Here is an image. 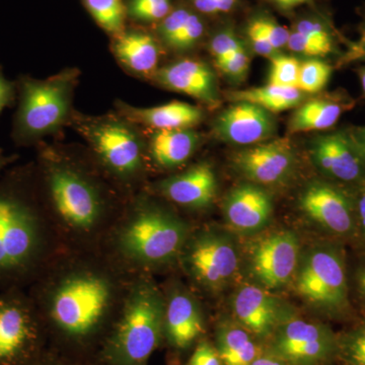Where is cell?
Masks as SVG:
<instances>
[{
	"label": "cell",
	"mask_w": 365,
	"mask_h": 365,
	"mask_svg": "<svg viewBox=\"0 0 365 365\" xmlns=\"http://www.w3.org/2000/svg\"><path fill=\"white\" fill-rule=\"evenodd\" d=\"M135 274L104 249L63 250L29 295L42 323L66 339L85 342L110 331Z\"/></svg>",
	"instance_id": "obj_1"
},
{
	"label": "cell",
	"mask_w": 365,
	"mask_h": 365,
	"mask_svg": "<svg viewBox=\"0 0 365 365\" xmlns=\"http://www.w3.org/2000/svg\"><path fill=\"white\" fill-rule=\"evenodd\" d=\"M21 178L0 182V287L6 290L32 284L64 250Z\"/></svg>",
	"instance_id": "obj_2"
},
{
	"label": "cell",
	"mask_w": 365,
	"mask_h": 365,
	"mask_svg": "<svg viewBox=\"0 0 365 365\" xmlns=\"http://www.w3.org/2000/svg\"><path fill=\"white\" fill-rule=\"evenodd\" d=\"M43 182L55 234L64 250L103 249L120 217L85 170L63 160L43 158Z\"/></svg>",
	"instance_id": "obj_3"
},
{
	"label": "cell",
	"mask_w": 365,
	"mask_h": 365,
	"mask_svg": "<svg viewBox=\"0 0 365 365\" xmlns=\"http://www.w3.org/2000/svg\"><path fill=\"white\" fill-rule=\"evenodd\" d=\"M190 234L188 223L172 211L137 201L120 216L103 249L132 272L146 274L179 262Z\"/></svg>",
	"instance_id": "obj_4"
},
{
	"label": "cell",
	"mask_w": 365,
	"mask_h": 365,
	"mask_svg": "<svg viewBox=\"0 0 365 365\" xmlns=\"http://www.w3.org/2000/svg\"><path fill=\"white\" fill-rule=\"evenodd\" d=\"M165 307V294L155 281L135 274L104 341L106 364L146 365L163 336Z\"/></svg>",
	"instance_id": "obj_5"
},
{
	"label": "cell",
	"mask_w": 365,
	"mask_h": 365,
	"mask_svg": "<svg viewBox=\"0 0 365 365\" xmlns=\"http://www.w3.org/2000/svg\"><path fill=\"white\" fill-rule=\"evenodd\" d=\"M78 76V71L68 69L42 81L28 76L21 78L20 104L13 127L16 143H35L61 126L68 115Z\"/></svg>",
	"instance_id": "obj_6"
},
{
	"label": "cell",
	"mask_w": 365,
	"mask_h": 365,
	"mask_svg": "<svg viewBox=\"0 0 365 365\" xmlns=\"http://www.w3.org/2000/svg\"><path fill=\"white\" fill-rule=\"evenodd\" d=\"M294 280L297 294L322 313L341 316L349 309L345 259L337 247L307 251L299 260Z\"/></svg>",
	"instance_id": "obj_7"
},
{
	"label": "cell",
	"mask_w": 365,
	"mask_h": 365,
	"mask_svg": "<svg viewBox=\"0 0 365 365\" xmlns=\"http://www.w3.org/2000/svg\"><path fill=\"white\" fill-rule=\"evenodd\" d=\"M179 262L197 287L212 294L225 289L240 267L234 240L210 228L191 232Z\"/></svg>",
	"instance_id": "obj_8"
},
{
	"label": "cell",
	"mask_w": 365,
	"mask_h": 365,
	"mask_svg": "<svg viewBox=\"0 0 365 365\" xmlns=\"http://www.w3.org/2000/svg\"><path fill=\"white\" fill-rule=\"evenodd\" d=\"M265 351L287 365H325L337 359L338 335L324 324L282 314Z\"/></svg>",
	"instance_id": "obj_9"
},
{
	"label": "cell",
	"mask_w": 365,
	"mask_h": 365,
	"mask_svg": "<svg viewBox=\"0 0 365 365\" xmlns=\"http://www.w3.org/2000/svg\"><path fill=\"white\" fill-rule=\"evenodd\" d=\"M42 321L30 295L21 288L0 294V365H20L33 354Z\"/></svg>",
	"instance_id": "obj_10"
},
{
	"label": "cell",
	"mask_w": 365,
	"mask_h": 365,
	"mask_svg": "<svg viewBox=\"0 0 365 365\" xmlns=\"http://www.w3.org/2000/svg\"><path fill=\"white\" fill-rule=\"evenodd\" d=\"M83 129L98 160L112 176L125 182L138 180L144 167L143 145L128 125L105 119L91 122Z\"/></svg>",
	"instance_id": "obj_11"
},
{
	"label": "cell",
	"mask_w": 365,
	"mask_h": 365,
	"mask_svg": "<svg viewBox=\"0 0 365 365\" xmlns=\"http://www.w3.org/2000/svg\"><path fill=\"white\" fill-rule=\"evenodd\" d=\"M300 210L329 234L349 237L357 227L355 197L348 190L329 180L307 185L299 199Z\"/></svg>",
	"instance_id": "obj_12"
},
{
	"label": "cell",
	"mask_w": 365,
	"mask_h": 365,
	"mask_svg": "<svg viewBox=\"0 0 365 365\" xmlns=\"http://www.w3.org/2000/svg\"><path fill=\"white\" fill-rule=\"evenodd\" d=\"M299 241L290 230L268 232L249 250V268L265 289H279L294 279L299 263Z\"/></svg>",
	"instance_id": "obj_13"
},
{
	"label": "cell",
	"mask_w": 365,
	"mask_h": 365,
	"mask_svg": "<svg viewBox=\"0 0 365 365\" xmlns=\"http://www.w3.org/2000/svg\"><path fill=\"white\" fill-rule=\"evenodd\" d=\"M314 167L326 180L357 190L365 187V160L353 141L350 128L314 138L309 148Z\"/></svg>",
	"instance_id": "obj_14"
},
{
	"label": "cell",
	"mask_w": 365,
	"mask_h": 365,
	"mask_svg": "<svg viewBox=\"0 0 365 365\" xmlns=\"http://www.w3.org/2000/svg\"><path fill=\"white\" fill-rule=\"evenodd\" d=\"M232 163L254 184L279 185L294 174L297 157L288 139H275L239 151Z\"/></svg>",
	"instance_id": "obj_15"
},
{
	"label": "cell",
	"mask_w": 365,
	"mask_h": 365,
	"mask_svg": "<svg viewBox=\"0 0 365 365\" xmlns=\"http://www.w3.org/2000/svg\"><path fill=\"white\" fill-rule=\"evenodd\" d=\"M215 130L225 143L255 145L268 141L275 134L276 123L272 113L260 106L240 101L217 117Z\"/></svg>",
	"instance_id": "obj_16"
},
{
	"label": "cell",
	"mask_w": 365,
	"mask_h": 365,
	"mask_svg": "<svg viewBox=\"0 0 365 365\" xmlns=\"http://www.w3.org/2000/svg\"><path fill=\"white\" fill-rule=\"evenodd\" d=\"M165 299L163 337L174 349H189L205 332L202 309L191 292L178 285Z\"/></svg>",
	"instance_id": "obj_17"
},
{
	"label": "cell",
	"mask_w": 365,
	"mask_h": 365,
	"mask_svg": "<svg viewBox=\"0 0 365 365\" xmlns=\"http://www.w3.org/2000/svg\"><path fill=\"white\" fill-rule=\"evenodd\" d=\"M232 312L237 323L262 341L270 338L283 314L278 299L265 288L253 284L237 290Z\"/></svg>",
	"instance_id": "obj_18"
},
{
	"label": "cell",
	"mask_w": 365,
	"mask_h": 365,
	"mask_svg": "<svg viewBox=\"0 0 365 365\" xmlns=\"http://www.w3.org/2000/svg\"><path fill=\"white\" fill-rule=\"evenodd\" d=\"M222 210L225 222L237 232H260L272 217V198L259 185L246 182L228 193Z\"/></svg>",
	"instance_id": "obj_19"
},
{
	"label": "cell",
	"mask_w": 365,
	"mask_h": 365,
	"mask_svg": "<svg viewBox=\"0 0 365 365\" xmlns=\"http://www.w3.org/2000/svg\"><path fill=\"white\" fill-rule=\"evenodd\" d=\"M157 188L163 197L177 205L200 210L215 202L217 180L212 167L207 163H200L158 182Z\"/></svg>",
	"instance_id": "obj_20"
},
{
	"label": "cell",
	"mask_w": 365,
	"mask_h": 365,
	"mask_svg": "<svg viewBox=\"0 0 365 365\" xmlns=\"http://www.w3.org/2000/svg\"><path fill=\"white\" fill-rule=\"evenodd\" d=\"M160 85L215 107L220 102L217 83L212 71L197 60L184 59L155 72Z\"/></svg>",
	"instance_id": "obj_21"
},
{
	"label": "cell",
	"mask_w": 365,
	"mask_h": 365,
	"mask_svg": "<svg viewBox=\"0 0 365 365\" xmlns=\"http://www.w3.org/2000/svg\"><path fill=\"white\" fill-rule=\"evenodd\" d=\"M354 104V101L345 93L313 98L297 108L290 119L288 131L294 134L332 128Z\"/></svg>",
	"instance_id": "obj_22"
},
{
	"label": "cell",
	"mask_w": 365,
	"mask_h": 365,
	"mask_svg": "<svg viewBox=\"0 0 365 365\" xmlns=\"http://www.w3.org/2000/svg\"><path fill=\"white\" fill-rule=\"evenodd\" d=\"M125 114L131 120L157 129L192 128L203 119V111L196 106L185 102H170L151 108H125Z\"/></svg>",
	"instance_id": "obj_23"
},
{
	"label": "cell",
	"mask_w": 365,
	"mask_h": 365,
	"mask_svg": "<svg viewBox=\"0 0 365 365\" xmlns=\"http://www.w3.org/2000/svg\"><path fill=\"white\" fill-rule=\"evenodd\" d=\"M198 143V134L191 128L157 130L150 138V157L158 167L174 169L192 157Z\"/></svg>",
	"instance_id": "obj_24"
},
{
	"label": "cell",
	"mask_w": 365,
	"mask_h": 365,
	"mask_svg": "<svg viewBox=\"0 0 365 365\" xmlns=\"http://www.w3.org/2000/svg\"><path fill=\"white\" fill-rule=\"evenodd\" d=\"M215 347L222 365H251L264 351L256 338L237 323L218 326Z\"/></svg>",
	"instance_id": "obj_25"
},
{
	"label": "cell",
	"mask_w": 365,
	"mask_h": 365,
	"mask_svg": "<svg viewBox=\"0 0 365 365\" xmlns=\"http://www.w3.org/2000/svg\"><path fill=\"white\" fill-rule=\"evenodd\" d=\"M117 58L138 74L155 71L158 62V47L150 35L127 33L119 36L114 44Z\"/></svg>",
	"instance_id": "obj_26"
},
{
	"label": "cell",
	"mask_w": 365,
	"mask_h": 365,
	"mask_svg": "<svg viewBox=\"0 0 365 365\" xmlns=\"http://www.w3.org/2000/svg\"><path fill=\"white\" fill-rule=\"evenodd\" d=\"M228 98L234 102L245 101L260 106L270 113H279L297 107L304 100V93L295 88H283L268 83L259 88L232 91Z\"/></svg>",
	"instance_id": "obj_27"
},
{
	"label": "cell",
	"mask_w": 365,
	"mask_h": 365,
	"mask_svg": "<svg viewBox=\"0 0 365 365\" xmlns=\"http://www.w3.org/2000/svg\"><path fill=\"white\" fill-rule=\"evenodd\" d=\"M96 21L110 33H120L124 25L125 9L121 0H85Z\"/></svg>",
	"instance_id": "obj_28"
},
{
	"label": "cell",
	"mask_w": 365,
	"mask_h": 365,
	"mask_svg": "<svg viewBox=\"0 0 365 365\" xmlns=\"http://www.w3.org/2000/svg\"><path fill=\"white\" fill-rule=\"evenodd\" d=\"M333 66L323 60L311 59L300 64L297 90L317 93L323 91L330 81Z\"/></svg>",
	"instance_id": "obj_29"
},
{
	"label": "cell",
	"mask_w": 365,
	"mask_h": 365,
	"mask_svg": "<svg viewBox=\"0 0 365 365\" xmlns=\"http://www.w3.org/2000/svg\"><path fill=\"white\" fill-rule=\"evenodd\" d=\"M344 365H365V322L338 335V356Z\"/></svg>",
	"instance_id": "obj_30"
},
{
	"label": "cell",
	"mask_w": 365,
	"mask_h": 365,
	"mask_svg": "<svg viewBox=\"0 0 365 365\" xmlns=\"http://www.w3.org/2000/svg\"><path fill=\"white\" fill-rule=\"evenodd\" d=\"M269 85L283 86V88H297L300 71V62L292 56L274 55L271 57Z\"/></svg>",
	"instance_id": "obj_31"
},
{
	"label": "cell",
	"mask_w": 365,
	"mask_h": 365,
	"mask_svg": "<svg viewBox=\"0 0 365 365\" xmlns=\"http://www.w3.org/2000/svg\"><path fill=\"white\" fill-rule=\"evenodd\" d=\"M287 47L295 54L304 55L307 57H325L334 53L326 46L319 44L316 41L309 39L297 31L290 34Z\"/></svg>",
	"instance_id": "obj_32"
},
{
	"label": "cell",
	"mask_w": 365,
	"mask_h": 365,
	"mask_svg": "<svg viewBox=\"0 0 365 365\" xmlns=\"http://www.w3.org/2000/svg\"><path fill=\"white\" fill-rule=\"evenodd\" d=\"M295 31L336 52L335 38L326 24L317 20H304L297 24Z\"/></svg>",
	"instance_id": "obj_33"
},
{
	"label": "cell",
	"mask_w": 365,
	"mask_h": 365,
	"mask_svg": "<svg viewBox=\"0 0 365 365\" xmlns=\"http://www.w3.org/2000/svg\"><path fill=\"white\" fill-rule=\"evenodd\" d=\"M204 31V26L200 19L195 14L189 16L181 32L170 43L169 46L176 50H187L196 44L200 39Z\"/></svg>",
	"instance_id": "obj_34"
},
{
	"label": "cell",
	"mask_w": 365,
	"mask_h": 365,
	"mask_svg": "<svg viewBox=\"0 0 365 365\" xmlns=\"http://www.w3.org/2000/svg\"><path fill=\"white\" fill-rule=\"evenodd\" d=\"M242 48L244 47L239 39L235 37V34L230 31H225V32L217 34L213 38L210 45V51L217 63Z\"/></svg>",
	"instance_id": "obj_35"
},
{
	"label": "cell",
	"mask_w": 365,
	"mask_h": 365,
	"mask_svg": "<svg viewBox=\"0 0 365 365\" xmlns=\"http://www.w3.org/2000/svg\"><path fill=\"white\" fill-rule=\"evenodd\" d=\"M216 66L230 78H244V76L248 73L250 58L244 48H242V49L232 53L227 58L217 62Z\"/></svg>",
	"instance_id": "obj_36"
},
{
	"label": "cell",
	"mask_w": 365,
	"mask_h": 365,
	"mask_svg": "<svg viewBox=\"0 0 365 365\" xmlns=\"http://www.w3.org/2000/svg\"><path fill=\"white\" fill-rule=\"evenodd\" d=\"M254 21L276 50H279L287 45L290 33L287 28L268 19H258Z\"/></svg>",
	"instance_id": "obj_37"
},
{
	"label": "cell",
	"mask_w": 365,
	"mask_h": 365,
	"mask_svg": "<svg viewBox=\"0 0 365 365\" xmlns=\"http://www.w3.org/2000/svg\"><path fill=\"white\" fill-rule=\"evenodd\" d=\"M190 16L191 14L186 9H178L165 16L160 26V33L168 45L181 32Z\"/></svg>",
	"instance_id": "obj_38"
},
{
	"label": "cell",
	"mask_w": 365,
	"mask_h": 365,
	"mask_svg": "<svg viewBox=\"0 0 365 365\" xmlns=\"http://www.w3.org/2000/svg\"><path fill=\"white\" fill-rule=\"evenodd\" d=\"M187 365H222L215 345L207 340H200Z\"/></svg>",
	"instance_id": "obj_39"
},
{
	"label": "cell",
	"mask_w": 365,
	"mask_h": 365,
	"mask_svg": "<svg viewBox=\"0 0 365 365\" xmlns=\"http://www.w3.org/2000/svg\"><path fill=\"white\" fill-rule=\"evenodd\" d=\"M248 37L253 45L254 51L261 56L268 57L271 58L274 55L277 54L278 50L273 47L272 44L269 42L267 38L265 37L260 29L257 26L255 21L250 24L248 28Z\"/></svg>",
	"instance_id": "obj_40"
},
{
	"label": "cell",
	"mask_w": 365,
	"mask_h": 365,
	"mask_svg": "<svg viewBox=\"0 0 365 365\" xmlns=\"http://www.w3.org/2000/svg\"><path fill=\"white\" fill-rule=\"evenodd\" d=\"M170 9V0H165L150 6L130 9V13L132 16L140 20L155 21L165 18L169 14Z\"/></svg>",
	"instance_id": "obj_41"
},
{
	"label": "cell",
	"mask_w": 365,
	"mask_h": 365,
	"mask_svg": "<svg viewBox=\"0 0 365 365\" xmlns=\"http://www.w3.org/2000/svg\"><path fill=\"white\" fill-rule=\"evenodd\" d=\"M352 61H365V16L360 26V39L352 43L345 56L341 59L340 64H347Z\"/></svg>",
	"instance_id": "obj_42"
},
{
	"label": "cell",
	"mask_w": 365,
	"mask_h": 365,
	"mask_svg": "<svg viewBox=\"0 0 365 365\" xmlns=\"http://www.w3.org/2000/svg\"><path fill=\"white\" fill-rule=\"evenodd\" d=\"M14 96V86L4 78L0 71V114L6 107L13 104Z\"/></svg>",
	"instance_id": "obj_43"
},
{
	"label": "cell",
	"mask_w": 365,
	"mask_h": 365,
	"mask_svg": "<svg viewBox=\"0 0 365 365\" xmlns=\"http://www.w3.org/2000/svg\"><path fill=\"white\" fill-rule=\"evenodd\" d=\"M356 197H355V204H356L357 223H359L362 235L365 237V187L357 190Z\"/></svg>",
	"instance_id": "obj_44"
},
{
	"label": "cell",
	"mask_w": 365,
	"mask_h": 365,
	"mask_svg": "<svg viewBox=\"0 0 365 365\" xmlns=\"http://www.w3.org/2000/svg\"><path fill=\"white\" fill-rule=\"evenodd\" d=\"M353 141L365 160V126L350 128Z\"/></svg>",
	"instance_id": "obj_45"
},
{
	"label": "cell",
	"mask_w": 365,
	"mask_h": 365,
	"mask_svg": "<svg viewBox=\"0 0 365 365\" xmlns=\"http://www.w3.org/2000/svg\"><path fill=\"white\" fill-rule=\"evenodd\" d=\"M251 365H287L282 360L277 359L270 353L264 350L262 354L259 355L256 359L254 360L253 364Z\"/></svg>",
	"instance_id": "obj_46"
},
{
	"label": "cell",
	"mask_w": 365,
	"mask_h": 365,
	"mask_svg": "<svg viewBox=\"0 0 365 365\" xmlns=\"http://www.w3.org/2000/svg\"><path fill=\"white\" fill-rule=\"evenodd\" d=\"M194 4H195L197 9H199V11H201V13H217V9H216V4H217V0H194Z\"/></svg>",
	"instance_id": "obj_47"
},
{
	"label": "cell",
	"mask_w": 365,
	"mask_h": 365,
	"mask_svg": "<svg viewBox=\"0 0 365 365\" xmlns=\"http://www.w3.org/2000/svg\"><path fill=\"white\" fill-rule=\"evenodd\" d=\"M355 287L361 299L365 300V264L355 274Z\"/></svg>",
	"instance_id": "obj_48"
},
{
	"label": "cell",
	"mask_w": 365,
	"mask_h": 365,
	"mask_svg": "<svg viewBox=\"0 0 365 365\" xmlns=\"http://www.w3.org/2000/svg\"><path fill=\"white\" fill-rule=\"evenodd\" d=\"M235 1L237 0H217V4H216L217 13H227L234 7Z\"/></svg>",
	"instance_id": "obj_49"
},
{
	"label": "cell",
	"mask_w": 365,
	"mask_h": 365,
	"mask_svg": "<svg viewBox=\"0 0 365 365\" xmlns=\"http://www.w3.org/2000/svg\"><path fill=\"white\" fill-rule=\"evenodd\" d=\"M274 1L282 9H292V7L299 6L309 0H274Z\"/></svg>",
	"instance_id": "obj_50"
},
{
	"label": "cell",
	"mask_w": 365,
	"mask_h": 365,
	"mask_svg": "<svg viewBox=\"0 0 365 365\" xmlns=\"http://www.w3.org/2000/svg\"><path fill=\"white\" fill-rule=\"evenodd\" d=\"M16 158V157H14V155H6L2 150H0V172H1L4 168H6L9 163L14 162Z\"/></svg>",
	"instance_id": "obj_51"
},
{
	"label": "cell",
	"mask_w": 365,
	"mask_h": 365,
	"mask_svg": "<svg viewBox=\"0 0 365 365\" xmlns=\"http://www.w3.org/2000/svg\"><path fill=\"white\" fill-rule=\"evenodd\" d=\"M162 1H165V0H132L130 9L150 6V4H158V2Z\"/></svg>",
	"instance_id": "obj_52"
},
{
	"label": "cell",
	"mask_w": 365,
	"mask_h": 365,
	"mask_svg": "<svg viewBox=\"0 0 365 365\" xmlns=\"http://www.w3.org/2000/svg\"><path fill=\"white\" fill-rule=\"evenodd\" d=\"M357 74H359L360 83H361L362 93H364L365 98V66L357 69Z\"/></svg>",
	"instance_id": "obj_53"
}]
</instances>
